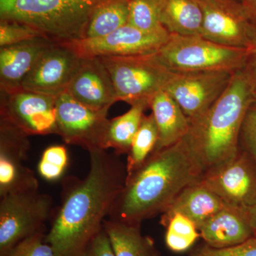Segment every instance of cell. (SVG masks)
I'll list each match as a JSON object with an SVG mask.
<instances>
[{
    "label": "cell",
    "instance_id": "obj_1",
    "mask_svg": "<svg viewBox=\"0 0 256 256\" xmlns=\"http://www.w3.org/2000/svg\"><path fill=\"white\" fill-rule=\"evenodd\" d=\"M85 178L64 180L62 204L45 240L57 256H80L104 228L114 202L126 184V164L107 150L88 152Z\"/></svg>",
    "mask_w": 256,
    "mask_h": 256
},
{
    "label": "cell",
    "instance_id": "obj_2",
    "mask_svg": "<svg viewBox=\"0 0 256 256\" xmlns=\"http://www.w3.org/2000/svg\"><path fill=\"white\" fill-rule=\"evenodd\" d=\"M204 170L184 140L154 152L126 178L108 218L141 225L162 214L180 192L201 180Z\"/></svg>",
    "mask_w": 256,
    "mask_h": 256
},
{
    "label": "cell",
    "instance_id": "obj_3",
    "mask_svg": "<svg viewBox=\"0 0 256 256\" xmlns=\"http://www.w3.org/2000/svg\"><path fill=\"white\" fill-rule=\"evenodd\" d=\"M256 96V88L246 74L238 70L220 98L202 116L190 121L183 140L204 173L238 154L242 122Z\"/></svg>",
    "mask_w": 256,
    "mask_h": 256
},
{
    "label": "cell",
    "instance_id": "obj_4",
    "mask_svg": "<svg viewBox=\"0 0 256 256\" xmlns=\"http://www.w3.org/2000/svg\"><path fill=\"white\" fill-rule=\"evenodd\" d=\"M106 0H0V20L28 25L56 43L82 40L94 10Z\"/></svg>",
    "mask_w": 256,
    "mask_h": 256
},
{
    "label": "cell",
    "instance_id": "obj_5",
    "mask_svg": "<svg viewBox=\"0 0 256 256\" xmlns=\"http://www.w3.org/2000/svg\"><path fill=\"white\" fill-rule=\"evenodd\" d=\"M249 50L218 44L202 36L170 34L156 55L174 72H228L245 67Z\"/></svg>",
    "mask_w": 256,
    "mask_h": 256
},
{
    "label": "cell",
    "instance_id": "obj_6",
    "mask_svg": "<svg viewBox=\"0 0 256 256\" xmlns=\"http://www.w3.org/2000/svg\"><path fill=\"white\" fill-rule=\"evenodd\" d=\"M99 58L110 74L118 100L130 106L140 100L150 102L156 92L164 90L173 74L156 53Z\"/></svg>",
    "mask_w": 256,
    "mask_h": 256
},
{
    "label": "cell",
    "instance_id": "obj_7",
    "mask_svg": "<svg viewBox=\"0 0 256 256\" xmlns=\"http://www.w3.org/2000/svg\"><path fill=\"white\" fill-rule=\"evenodd\" d=\"M53 215V200L40 190L0 197V256H8L24 239L44 230Z\"/></svg>",
    "mask_w": 256,
    "mask_h": 256
},
{
    "label": "cell",
    "instance_id": "obj_8",
    "mask_svg": "<svg viewBox=\"0 0 256 256\" xmlns=\"http://www.w3.org/2000/svg\"><path fill=\"white\" fill-rule=\"evenodd\" d=\"M197 1L203 14L202 36L224 46L250 48L256 26L240 2Z\"/></svg>",
    "mask_w": 256,
    "mask_h": 256
},
{
    "label": "cell",
    "instance_id": "obj_9",
    "mask_svg": "<svg viewBox=\"0 0 256 256\" xmlns=\"http://www.w3.org/2000/svg\"><path fill=\"white\" fill-rule=\"evenodd\" d=\"M56 114L58 136L66 144L80 146L88 152L104 149L110 121L108 111L90 108L64 92L56 98Z\"/></svg>",
    "mask_w": 256,
    "mask_h": 256
},
{
    "label": "cell",
    "instance_id": "obj_10",
    "mask_svg": "<svg viewBox=\"0 0 256 256\" xmlns=\"http://www.w3.org/2000/svg\"><path fill=\"white\" fill-rule=\"evenodd\" d=\"M0 119L28 136L57 134L56 98L23 88L0 92Z\"/></svg>",
    "mask_w": 256,
    "mask_h": 256
},
{
    "label": "cell",
    "instance_id": "obj_11",
    "mask_svg": "<svg viewBox=\"0 0 256 256\" xmlns=\"http://www.w3.org/2000/svg\"><path fill=\"white\" fill-rule=\"evenodd\" d=\"M234 74L214 70L173 72L164 90L174 99L192 121L206 112L220 98Z\"/></svg>",
    "mask_w": 256,
    "mask_h": 256
},
{
    "label": "cell",
    "instance_id": "obj_12",
    "mask_svg": "<svg viewBox=\"0 0 256 256\" xmlns=\"http://www.w3.org/2000/svg\"><path fill=\"white\" fill-rule=\"evenodd\" d=\"M229 206L245 210L256 203V163L246 152L213 169L201 180Z\"/></svg>",
    "mask_w": 256,
    "mask_h": 256
},
{
    "label": "cell",
    "instance_id": "obj_13",
    "mask_svg": "<svg viewBox=\"0 0 256 256\" xmlns=\"http://www.w3.org/2000/svg\"><path fill=\"white\" fill-rule=\"evenodd\" d=\"M82 57L66 43H54L40 56L22 84L24 90L56 98L66 92Z\"/></svg>",
    "mask_w": 256,
    "mask_h": 256
},
{
    "label": "cell",
    "instance_id": "obj_14",
    "mask_svg": "<svg viewBox=\"0 0 256 256\" xmlns=\"http://www.w3.org/2000/svg\"><path fill=\"white\" fill-rule=\"evenodd\" d=\"M30 136L0 119V197L38 190L34 172L24 164L31 148Z\"/></svg>",
    "mask_w": 256,
    "mask_h": 256
},
{
    "label": "cell",
    "instance_id": "obj_15",
    "mask_svg": "<svg viewBox=\"0 0 256 256\" xmlns=\"http://www.w3.org/2000/svg\"><path fill=\"white\" fill-rule=\"evenodd\" d=\"M170 35L169 32H143L127 24L104 36L66 44L73 47L82 57L127 56L156 53Z\"/></svg>",
    "mask_w": 256,
    "mask_h": 256
},
{
    "label": "cell",
    "instance_id": "obj_16",
    "mask_svg": "<svg viewBox=\"0 0 256 256\" xmlns=\"http://www.w3.org/2000/svg\"><path fill=\"white\" fill-rule=\"evenodd\" d=\"M66 92L94 110L108 111L118 101L110 74L98 57H82Z\"/></svg>",
    "mask_w": 256,
    "mask_h": 256
},
{
    "label": "cell",
    "instance_id": "obj_17",
    "mask_svg": "<svg viewBox=\"0 0 256 256\" xmlns=\"http://www.w3.org/2000/svg\"><path fill=\"white\" fill-rule=\"evenodd\" d=\"M38 37L12 46L0 48V92L22 88L24 79L30 73L40 56L52 44Z\"/></svg>",
    "mask_w": 256,
    "mask_h": 256
},
{
    "label": "cell",
    "instance_id": "obj_18",
    "mask_svg": "<svg viewBox=\"0 0 256 256\" xmlns=\"http://www.w3.org/2000/svg\"><path fill=\"white\" fill-rule=\"evenodd\" d=\"M206 245L225 248L252 238V232L244 210L227 205L198 229Z\"/></svg>",
    "mask_w": 256,
    "mask_h": 256
},
{
    "label": "cell",
    "instance_id": "obj_19",
    "mask_svg": "<svg viewBox=\"0 0 256 256\" xmlns=\"http://www.w3.org/2000/svg\"><path fill=\"white\" fill-rule=\"evenodd\" d=\"M227 205L200 180L180 192L168 210L162 214L160 222L168 220L174 213H180L188 217L200 229L205 222Z\"/></svg>",
    "mask_w": 256,
    "mask_h": 256
},
{
    "label": "cell",
    "instance_id": "obj_20",
    "mask_svg": "<svg viewBox=\"0 0 256 256\" xmlns=\"http://www.w3.org/2000/svg\"><path fill=\"white\" fill-rule=\"evenodd\" d=\"M150 108L158 130V141L154 152L174 146L188 134L190 120L168 92L163 90L156 92L152 98Z\"/></svg>",
    "mask_w": 256,
    "mask_h": 256
},
{
    "label": "cell",
    "instance_id": "obj_21",
    "mask_svg": "<svg viewBox=\"0 0 256 256\" xmlns=\"http://www.w3.org/2000/svg\"><path fill=\"white\" fill-rule=\"evenodd\" d=\"M160 22L170 34L201 36L203 14L197 0H153Z\"/></svg>",
    "mask_w": 256,
    "mask_h": 256
},
{
    "label": "cell",
    "instance_id": "obj_22",
    "mask_svg": "<svg viewBox=\"0 0 256 256\" xmlns=\"http://www.w3.org/2000/svg\"><path fill=\"white\" fill-rule=\"evenodd\" d=\"M104 229L116 256H160L152 239L142 235L140 225L108 218Z\"/></svg>",
    "mask_w": 256,
    "mask_h": 256
},
{
    "label": "cell",
    "instance_id": "obj_23",
    "mask_svg": "<svg viewBox=\"0 0 256 256\" xmlns=\"http://www.w3.org/2000/svg\"><path fill=\"white\" fill-rule=\"evenodd\" d=\"M148 108H150V101H138L131 105L130 108L126 114L110 119L104 138V149L107 150L112 149L119 156L128 154L133 138Z\"/></svg>",
    "mask_w": 256,
    "mask_h": 256
},
{
    "label": "cell",
    "instance_id": "obj_24",
    "mask_svg": "<svg viewBox=\"0 0 256 256\" xmlns=\"http://www.w3.org/2000/svg\"><path fill=\"white\" fill-rule=\"evenodd\" d=\"M128 18V0H106L94 10L90 16L84 38L109 34L127 24Z\"/></svg>",
    "mask_w": 256,
    "mask_h": 256
},
{
    "label": "cell",
    "instance_id": "obj_25",
    "mask_svg": "<svg viewBox=\"0 0 256 256\" xmlns=\"http://www.w3.org/2000/svg\"><path fill=\"white\" fill-rule=\"evenodd\" d=\"M158 130L153 114L144 116L128 152L126 168V178L140 168L156 149Z\"/></svg>",
    "mask_w": 256,
    "mask_h": 256
},
{
    "label": "cell",
    "instance_id": "obj_26",
    "mask_svg": "<svg viewBox=\"0 0 256 256\" xmlns=\"http://www.w3.org/2000/svg\"><path fill=\"white\" fill-rule=\"evenodd\" d=\"M160 223L166 228L165 242L168 248L173 252L188 250L201 236L196 226L182 214L174 213Z\"/></svg>",
    "mask_w": 256,
    "mask_h": 256
},
{
    "label": "cell",
    "instance_id": "obj_27",
    "mask_svg": "<svg viewBox=\"0 0 256 256\" xmlns=\"http://www.w3.org/2000/svg\"><path fill=\"white\" fill-rule=\"evenodd\" d=\"M128 23L131 26L150 33L168 32L160 22L158 10L153 0H128Z\"/></svg>",
    "mask_w": 256,
    "mask_h": 256
},
{
    "label": "cell",
    "instance_id": "obj_28",
    "mask_svg": "<svg viewBox=\"0 0 256 256\" xmlns=\"http://www.w3.org/2000/svg\"><path fill=\"white\" fill-rule=\"evenodd\" d=\"M68 163V151L65 146H48L42 153L38 162V174L47 181H55L63 175Z\"/></svg>",
    "mask_w": 256,
    "mask_h": 256
},
{
    "label": "cell",
    "instance_id": "obj_29",
    "mask_svg": "<svg viewBox=\"0 0 256 256\" xmlns=\"http://www.w3.org/2000/svg\"><path fill=\"white\" fill-rule=\"evenodd\" d=\"M38 37L42 36L28 25L12 20H0V48L18 44Z\"/></svg>",
    "mask_w": 256,
    "mask_h": 256
},
{
    "label": "cell",
    "instance_id": "obj_30",
    "mask_svg": "<svg viewBox=\"0 0 256 256\" xmlns=\"http://www.w3.org/2000/svg\"><path fill=\"white\" fill-rule=\"evenodd\" d=\"M45 237L44 230L38 232L20 242L8 256H57Z\"/></svg>",
    "mask_w": 256,
    "mask_h": 256
},
{
    "label": "cell",
    "instance_id": "obj_31",
    "mask_svg": "<svg viewBox=\"0 0 256 256\" xmlns=\"http://www.w3.org/2000/svg\"><path fill=\"white\" fill-rule=\"evenodd\" d=\"M239 146L256 163V99L248 109L240 130Z\"/></svg>",
    "mask_w": 256,
    "mask_h": 256
},
{
    "label": "cell",
    "instance_id": "obj_32",
    "mask_svg": "<svg viewBox=\"0 0 256 256\" xmlns=\"http://www.w3.org/2000/svg\"><path fill=\"white\" fill-rule=\"evenodd\" d=\"M192 256H256V238L225 248H214L205 245L194 252Z\"/></svg>",
    "mask_w": 256,
    "mask_h": 256
},
{
    "label": "cell",
    "instance_id": "obj_33",
    "mask_svg": "<svg viewBox=\"0 0 256 256\" xmlns=\"http://www.w3.org/2000/svg\"><path fill=\"white\" fill-rule=\"evenodd\" d=\"M80 256H116L104 228L88 244Z\"/></svg>",
    "mask_w": 256,
    "mask_h": 256
},
{
    "label": "cell",
    "instance_id": "obj_34",
    "mask_svg": "<svg viewBox=\"0 0 256 256\" xmlns=\"http://www.w3.org/2000/svg\"><path fill=\"white\" fill-rule=\"evenodd\" d=\"M256 90V28L252 37V46L249 48L245 67L242 69Z\"/></svg>",
    "mask_w": 256,
    "mask_h": 256
},
{
    "label": "cell",
    "instance_id": "obj_35",
    "mask_svg": "<svg viewBox=\"0 0 256 256\" xmlns=\"http://www.w3.org/2000/svg\"><path fill=\"white\" fill-rule=\"evenodd\" d=\"M242 210H244L249 225L252 228V236L256 238V203L252 206Z\"/></svg>",
    "mask_w": 256,
    "mask_h": 256
},
{
    "label": "cell",
    "instance_id": "obj_36",
    "mask_svg": "<svg viewBox=\"0 0 256 256\" xmlns=\"http://www.w3.org/2000/svg\"><path fill=\"white\" fill-rule=\"evenodd\" d=\"M242 3L256 26V0H242Z\"/></svg>",
    "mask_w": 256,
    "mask_h": 256
},
{
    "label": "cell",
    "instance_id": "obj_37",
    "mask_svg": "<svg viewBox=\"0 0 256 256\" xmlns=\"http://www.w3.org/2000/svg\"><path fill=\"white\" fill-rule=\"evenodd\" d=\"M236 1L240 2H242V0H236Z\"/></svg>",
    "mask_w": 256,
    "mask_h": 256
},
{
    "label": "cell",
    "instance_id": "obj_38",
    "mask_svg": "<svg viewBox=\"0 0 256 256\" xmlns=\"http://www.w3.org/2000/svg\"></svg>",
    "mask_w": 256,
    "mask_h": 256
}]
</instances>
